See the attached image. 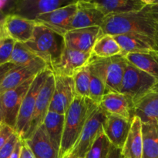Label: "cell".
Listing matches in <instances>:
<instances>
[{"label":"cell","mask_w":158,"mask_h":158,"mask_svg":"<svg viewBox=\"0 0 158 158\" xmlns=\"http://www.w3.org/2000/svg\"><path fill=\"white\" fill-rule=\"evenodd\" d=\"M91 2L105 16L112 14L139 12L147 6L144 0H91Z\"/></svg>","instance_id":"obj_21"},{"label":"cell","mask_w":158,"mask_h":158,"mask_svg":"<svg viewBox=\"0 0 158 158\" xmlns=\"http://www.w3.org/2000/svg\"><path fill=\"white\" fill-rule=\"evenodd\" d=\"M77 11L70 24V30L100 26L105 15L91 2V0H79Z\"/></svg>","instance_id":"obj_16"},{"label":"cell","mask_w":158,"mask_h":158,"mask_svg":"<svg viewBox=\"0 0 158 158\" xmlns=\"http://www.w3.org/2000/svg\"><path fill=\"white\" fill-rule=\"evenodd\" d=\"M128 62L150 74L158 81V50L151 49L142 53H129L124 56Z\"/></svg>","instance_id":"obj_25"},{"label":"cell","mask_w":158,"mask_h":158,"mask_svg":"<svg viewBox=\"0 0 158 158\" xmlns=\"http://www.w3.org/2000/svg\"><path fill=\"white\" fill-rule=\"evenodd\" d=\"M127 63L123 55L105 59L106 93H120Z\"/></svg>","instance_id":"obj_19"},{"label":"cell","mask_w":158,"mask_h":158,"mask_svg":"<svg viewBox=\"0 0 158 158\" xmlns=\"http://www.w3.org/2000/svg\"><path fill=\"white\" fill-rule=\"evenodd\" d=\"M54 86H55V77L53 73H52L46 79V82L40 89L32 118L29 121L24 136L21 139L23 140L29 139L43 125L45 118L49 113L54 91Z\"/></svg>","instance_id":"obj_8"},{"label":"cell","mask_w":158,"mask_h":158,"mask_svg":"<svg viewBox=\"0 0 158 158\" xmlns=\"http://www.w3.org/2000/svg\"><path fill=\"white\" fill-rule=\"evenodd\" d=\"M64 122L65 115L49 111L43 123L46 134L59 154L64 130Z\"/></svg>","instance_id":"obj_26"},{"label":"cell","mask_w":158,"mask_h":158,"mask_svg":"<svg viewBox=\"0 0 158 158\" xmlns=\"http://www.w3.org/2000/svg\"><path fill=\"white\" fill-rule=\"evenodd\" d=\"M15 132L13 128L8 126L6 123H3L0 125V149L7 143L11 136Z\"/></svg>","instance_id":"obj_35"},{"label":"cell","mask_w":158,"mask_h":158,"mask_svg":"<svg viewBox=\"0 0 158 158\" xmlns=\"http://www.w3.org/2000/svg\"><path fill=\"white\" fill-rule=\"evenodd\" d=\"M147 6H158V0H144Z\"/></svg>","instance_id":"obj_45"},{"label":"cell","mask_w":158,"mask_h":158,"mask_svg":"<svg viewBox=\"0 0 158 158\" xmlns=\"http://www.w3.org/2000/svg\"><path fill=\"white\" fill-rule=\"evenodd\" d=\"M20 139H21V137H19V135L15 132L11 136L7 143L0 149V158H10L14 149H15V145Z\"/></svg>","instance_id":"obj_34"},{"label":"cell","mask_w":158,"mask_h":158,"mask_svg":"<svg viewBox=\"0 0 158 158\" xmlns=\"http://www.w3.org/2000/svg\"><path fill=\"white\" fill-rule=\"evenodd\" d=\"M63 158H73V157L72 154H71L70 153H69V154H66V156H64V157H63Z\"/></svg>","instance_id":"obj_47"},{"label":"cell","mask_w":158,"mask_h":158,"mask_svg":"<svg viewBox=\"0 0 158 158\" xmlns=\"http://www.w3.org/2000/svg\"><path fill=\"white\" fill-rule=\"evenodd\" d=\"M132 120L116 115H106L103 132L114 148L122 150L131 127Z\"/></svg>","instance_id":"obj_17"},{"label":"cell","mask_w":158,"mask_h":158,"mask_svg":"<svg viewBox=\"0 0 158 158\" xmlns=\"http://www.w3.org/2000/svg\"><path fill=\"white\" fill-rule=\"evenodd\" d=\"M92 52H83L65 47L60 60L51 67L55 76L73 77L76 73L87 66Z\"/></svg>","instance_id":"obj_12"},{"label":"cell","mask_w":158,"mask_h":158,"mask_svg":"<svg viewBox=\"0 0 158 158\" xmlns=\"http://www.w3.org/2000/svg\"><path fill=\"white\" fill-rule=\"evenodd\" d=\"M74 0H16L13 1L9 14L19 15L35 21L43 14L52 12L60 8L69 6Z\"/></svg>","instance_id":"obj_7"},{"label":"cell","mask_w":158,"mask_h":158,"mask_svg":"<svg viewBox=\"0 0 158 158\" xmlns=\"http://www.w3.org/2000/svg\"><path fill=\"white\" fill-rule=\"evenodd\" d=\"M154 49L158 50V23H155V32H154Z\"/></svg>","instance_id":"obj_43"},{"label":"cell","mask_w":158,"mask_h":158,"mask_svg":"<svg viewBox=\"0 0 158 158\" xmlns=\"http://www.w3.org/2000/svg\"><path fill=\"white\" fill-rule=\"evenodd\" d=\"M48 68L49 66L47 63L39 57L29 64L15 66L8 73L0 84V95L6 91L16 88L27 80L34 78Z\"/></svg>","instance_id":"obj_9"},{"label":"cell","mask_w":158,"mask_h":158,"mask_svg":"<svg viewBox=\"0 0 158 158\" xmlns=\"http://www.w3.org/2000/svg\"><path fill=\"white\" fill-rule=\"evenodd\" d=\"M34 78L30 79L16 88L6 91L0 95L4 116L3 123L14 130L16 126L17 118L23 99L29 90Z\"/></svg>","instance_id":"obj_10"},{"label":"cell","mask_w":158,"mask_h":158,"mask_svg":"<svg viewBox=\"0 0 158 158\" xmlns=\"http://www.w3.org/2000/svg\"><path fill=\"white\" fill-rule=\"evenodd\" d=\"M106 117V114L99 106L91 114L77 144L70 153L73 158H85L87 151L94 144L99 135L103 131V127Z\"/></svg>","instance_id":"obj_6"},{"label":"cell","mask_w":158,"mask_h":158,"mask_svg":"<svg viewBox=\"0 0 158 158\" xmlns=\"http://www.w3.org/2000/svg\"><path fill=\"white\" fill-rule=\"evenodd\" d=\"M75 86V91L77 96L89 98V84H90V72L89 66L82 68L76 73L73 77Z\"/></svg>","instance_id":"obj_30"},{"label":"cell","mask_w":158,"mask_h":158,"mask_svg":"<svg viewBox=\"0 0 158 158\" xmlns=\"http://www.w3.org/2000/svg\"><path fill=\"white\" fill-rule=\"evenodd\" d=\"M158 88V81L144 71L127 61L120 93L127 96L135 103L149 93Z\"/></svg>","instance_id":"obj_4"},{"label":"cell","mask_w":158,"mask_h":158,"mask_svg":"<svg viewBox=\"0 0 158 158\" xmlns=\"http://www.w3.org/2000/svg\"><path fill=\"white\" fill-rule=\"evenodd\" d=\"M120 46L123 56L129 53L147 52L154 48V38L137 33H128L114 36Z\"/></svg>","instance_id":"obj_20"},{"label":"cell","mask_w":158,"mask_h":158,"mask_svg":"<svg viewBox=\"0 0 158 158\" xmlns=\"http://www.w3.org/2000/svg\"><path fill=\"white\" fill-rule=\"evenodd\" d=\"M3 122H4V116H3L2 105L1 97H0V125L3 123Z\"/></svg>","instance_id":"obj_44"},{"label":"cell","mask_w":158,"mask_h":158,"mask_svg":"<svg viewBox=\"0 0 158 158\" xmlns=\"http://www.w3.org/2000/svg\"><path fill=\"white\" fill-rule=\"evenodd\" d=\"M123 158H142L143 155V132L142 122L134 117L124 145L121 150Z\"/></svg>","instance_id":"obj_22"},{"label":"cell","mask_w":158,"mask_h":158,"mask_svg":"<svg viewBox=\"0 0 158 158\" xmlns=\"http://www.w3.org/2000/svg\"><path fill=\"white\" fill-rule=\"evenodd\" d=\"M89 72H90V84H89V99L99 106L102 98L106 94V83L98 75L90 70Z\"/></svg>","instance_id":"obj_32"},{"label":"cell","mask_w":158,"mask_h":158,"mask_svg":"<svg viewBox=\"0 0 158 158\" xmlns=\"http://www.w3.org/2000/svg\"><path fill=\"white\" fill-rule=\"evenodd\" d=\"M100 35V26L72 29L63 36L65 47L83 52H92L93 47Z\"/></svg>","instance_id":"obj_15"},{"label":"cell","mask_w":158,"mask_h":158,"mask_svg":"<svg viewBox=\"0 0 158 158\" xmlns=\"http://www.w3.org/2000/svg\"><path fill=\"white\" fill-rule=\"evenodd\" d=\"M6 15H6V14H5L4 12H0V21L5 19H6Z\"/></svg>","instance_id":"obj_46"},{"label":"cell","mask_w":158,"mask_h":158,"mask_svg":"<svg viewBox=\"0 0 158 158\" xmlns=\"http://www.w3.org/2000/svg\"><path fill=\"white\" fill-rule=\"evenodd\" d=\"M77 1L69 6L43 14L37 17L35 23L46 26L64 36L65 34L70 30L71 22L77 11Z\"/></svg>","instance_id":"obj_11"},{"label":"cell","mask_w":158,"mask_h":158,"mask_svg":"<svg viewBox=\"0 0 158 158\" xmlns=\"http://www.w3.org/2000/svg\"><path fill=\"white\" fill-rule=\"evenodd\" d=\"M14 67H15V66L11 63H8L6 64L2 65V66H0V84L3 81V80L6 77V76L7 75L8 73L11 69H13Z\"/></svg>","instance_id":"obj_38"},{"label":"cell","mask_w":158,"mask_h":158,"mask_svg":"<svg viewBox=\"0 0 158 158\" xmlns=\"http://www.w3.org/2000/svg\"><path fill=\"white\" fill-rule=\"evenodd\" d=\"M36 56L29 49V48L25 45V43H15L11 56L9 63H12L15 66H21L27 65L33 61Z\"/></svg>","instance_id":"obj_31"},{"label":"cell","mask_w":158,"mask_h":158,"mask_svg":"<svg viewBox=\"0 0 158 158\" xmlns=\"http://www.w3.org/2000/svg\"><path fill=\"white\" fill-rule=\"evenodd\" d=\"M134 114L143 123H158V88L134 103Z\"/></svg>","instance_id":"obj_23"},{"label":"cell","mask_w":158,"mask_h":158,"mask_svg":"<svg viewBox=\"0 0 158 158\" xmlns=\"http://www.w3.org/2000/svg\"><path fill=\"white\" fill-rule=\"evenodd\" d=\"M55 86L49 110L65 115L77 97L73 77L55 76Z\"/></svg>","instance_id":"obj_13"},{"label":"cell","mask_w":158,"mask_h":158,"mask_svg":"<svg viewBox=\"0 0 158 158\" xmlns=\"http://www.w3.org/2000/svg\"><path fill=\"white\" fill-rule=\"evenodd\" d=\"M112 148V143L103 131L87 151L85 158H108Z\"/></svg>","instance_id":"obj_29"},{"label":"cell","mask_w":158,"mask_h":158,"mask_svg":"<svg viewBox=\"0 0 158 158\" xmlns=\"http://www.w3.org/2000/svg\"><path fill=\"white\" fill-rule=\"evenodd\" d=\"M108 158H123L121 154V150L113 146Z\"/></svg>","instance_id":"obj_42"},{"label":"cell","mask_w":158,"mask_h":158,"mask_svg":"<svg viewBox=\"0 0 158 158\" xmlns=\"http://www.w3.org/2000/svg\"><path fill=\"white\" fill-rule=\"evenodd\" d=\"M5 19L0 21V41L5 40V39L9 38L6 32V26H5Z\"/></svg>","instance_id":"obj_41"},{"label":"cell","mask_w":158,"mask_h":158,"mask_svg":"<svg viewBox=\"0 0 158 158\" xmlns=\"http://www.w3.org/2000/svg\"><path fill=\"white\" fill-rule=\"evenodd\" d=\"M142 158H158V123H143Z\"/></svg>","instance_id":"obj_27"},{"label":"cell","mask_w":158,"mask_h":158,"mask_svg":"<svg viewBox=\"0 0 158 158\" xmlns=\"http://www.w3.org/2000/svg\"><path fill=\"white\" fill-rule=\"evenodd\" d=\"M15 43L16 42L11 38L0 41V66L9 63Z\"/></svg>","instance_id":"obj_33"},{"label":"cell","mask_w":158,"mask_h":158,"mask_svg":"<svg viewBox=\"0 0 158 158\" xmlns=\"http://www.w3.org/2000/svg\"><path fill=\"white\" fill-rule=\"evenodd\" d=\"M99 107L106 115H116L132 120L135 117L134 103L121 93H106L102 98Z\"/></svg>","instance_id":"obj_14"},{"label":"cell","mask_w":158,"mask_h":158,"mask_svg":"<svg viewBox=\"0 0 158 158\" xmlns=\"http://www.w3.org/2000/svg\"><path fill=\"white\" fill-rule=\"evenodd\" d=\"M25 45L37 57L46 62L49 69L60 60L65 49L63 35L39 24L35 25L32 37Z\"/></svg>","instance_id":"obj_3"},{"label":"cell","mask_w":158,"mask_h":158,"mask_svg":"<svg viewBox=\"0 0 158 158\" xmlns=\"http://www.w3.org/2000/svg\"><path fill=\"white\" fill-rule=\"evenodd\" d=\"M5 26L9 38L17 43H26L31 40L36 23L19 15L9 14L5 19Z\"/></svg>","instance_id":"obj_18"},{"label":"cell","mask_w":158,"mask_h":158,"mask_svg":"<svg viewBox=\"0 0 158 158\" xmlns=\"http://www.w3.org/2000/svg\"><path fill=\"white\" fill-rule=\"evenodd\" d=\"M100 28V36L137 33L154 38L155 22L151 19L143 9L139 12L106 15Z\"/></svg>","instance_id":"obj_2"},{"label":"cell","mask_w":158,"mask_h":158,"mask_svg":"<svg viewBox=\"0 0 158 158\" xmlns=\"http://www.w3.org/2000/svg\"><path fill=\"white\" fill-rule=\"evenodd\" d=\"M21 148H22V139H20L16 143L13 152H12V155H11L10 158H19L20 157V153H21Z\"/></svg>","instance_id":"obj_40"},{"label":"cell","mask_w":158,"mask_h":158,"mask_svg":"<svg viewBox=\"0 0 158 158\" xmlns=\"http://www.w3.org/2000/svg\"><path fill=\"white\" fill-rule=\"evenodd\" d=\"M143 11L151 19L158 23V6H147Z\"/></svg>","instance_id":"obj_37"},{"label":"cell","mask_w":158,"mask_h":158,"mask_svg":"<svg viewBox=\"0 0 158 158\" xmlns=\"http://www.w3.org/2000/svg\"><path fill=\"white\" fill-rule=\"evenodd\" d=\"M98 107L89 98L77 96L65 114L64 130L60 146L59 158L71 153L77 144L86 121Z\"/></svg>","instance_id":"obj_1"},{"label":"cell","mask_w":158,"mask_h":158,"mask_svg":"<svg viewBox=\"0 0 158 158\" xmlns=\"http://www.w3.org/2000/svg\"><path fill=\"white\" fill-rule=\"evenodd\" d=\"M13 1H8V0H0V12H4L5 14L8 15L9 14L10 9L12 6Z\"/></svg>","instance_id":"obj_39"},{"label":"cell","mask_w":158,"mask_h":158,"mask_svg":"<svg viewBox=\"0 0 158 158\" xmlns=\"http://www.w3.org/2000/svg\"><path fill=\"white\" fill-rule=\"evenodd\" d=\"M52 73V70L48 68L40 73L39 75H37L34 78L29 90L26 93V96L23 99L19 113L18 118H17L16 126L15 127V133L19 134L21 138H23V137L24 136L29 121L32 118L40 89L46 82V79Z\"/></svg>","instance_id":"obj_5"},{"label":"cell","mask_w":158,"mask_h":158,"mask_svg":"<svg viewBox=\"0 0 158 158\" xmlns=\"http://www.w3.org/2000/svg\"><path fill=\"white\" fill-rule=\"evenodd\" d=\"M25 140L35 158H59L58 151L52 145L43 125L30 138Z\"/></svg>","instance_id":"obj_24"},{"label":"cell","mask_w":158,"mask_h":158,"mask_svg":"<svg viewBox=\"0 0 158 158\" xmlns=\"http://www.w3.org/2000/svg\"><path fill=\"white\" fill-rule=\"evenodd\" d=\"M92 55L97 58L106 59L123 55V52L114 36L103 35L99 37L94 44L92 49Z\"/></svg>","instance_id":"obj_28"},{"label":"cell","mask_w":158,"mask_h":158,"mask_svg":"<svg viewBox=\"0 0 158 158\" xmlns=\"http://www.w3.org/2000/svg\"><path fill=\"white\" fill-rule=\"evenodd\" d=\"M19 158H35L26 140L23 139H22V148Z\"/></svg>","instance_id":"obj_36"}]
</instances>
